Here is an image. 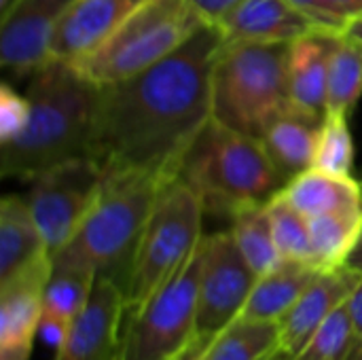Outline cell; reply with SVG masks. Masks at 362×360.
Here are the masks:
<instances>
[{"label": "cell", "mask_w": 362, "mask_h": 360, "mask_svg": "<svg viewBox=\"0 0 362 360\" xmlns=\"http://www.w3.org/2000/svg\"><path fill=\"white\" fill-rule=\"evenodd\" d=\"M225 36L204 23L155 66L100 87L89 151L106 180L176 178L212 121V72Z\"/></svg>", "instance_id": "1"}, {"label": "cell", "mask_w": 362, "mask_h": 360, "mask_svg": "<svg viewBox=\"0 0 362 360\" xmlns=\"http://www.w3.org/2000/svg\"><path fill=\"white\" fill-rule=\"evenodd\" d=\"M25 95L28 125L0 144L2 176L34 180L53 166L87 157L100 87L70 62L51 59L32 74Z\"/></svg>", "instance_id": "2"}, {"label": "cell", "mask_w": 362, "mask_h": 360, "mask_svg": "<svg viewBox=\"0 0 362 360\" xmlns=\"http://www.w3.org/2000/svg\"><path fill=\"white\" fill-rule=\"evenodd\" d=\"M202 199L204 210L233 219L267 206L286 185L261 138L210 121L178 174Z\"/></svg>", "instance_id": "3"}, {"label": "cell", "mask_w": 362, "mask_h": 360, "mask_svg": "<svg viewBox=\"0 0 362 360\" xmlns=\"http://www.w3.org/2000/svg\"><path fill=\"white\" fill-rule=\"evenodd\" d=\"M161 185L153 176L106 180L100 199L72 240L53 255V263L91 269L127 295L138 244Z\"/></svg>", "instance_id": "4"}, {"label": "cell", "mask_w": 362, "mask_h": 360, "mask_svg": "<svg viewBox=\"0 0 362 360\" xmlns=\"http://www.w3.org/2000/svg\"><path fill=\"white\" fill-rule=\"evenodd\" d=\"M286 112L288 45L225 40L212 72V119L261 138Z\"/></svg>", "instance_id": "5"}, {"label": "cell", "mask_w": 362, "mask_h": 360, "mask_svg": "<svg viewBox=\"0 0 362 360\" xmlns=\"http://www.w3.org/2000/svg\"><path fill=\"white\" fill-rule=\"evenodd\" d=\"M208 23L189 0H146L72 66L98 87L129 79L182 47Z\"/></svg>", "instance_id": "6"}, {"label": "cell", "mask_w": 362, "mask_h": 360, "mask_svg": "<svg viewBox=\"0 0 362 360\" xmlns=\"http://www.w3.org/2000/svg\"><path fill=\"white\" fill-rule=\"evenodd\" d=\"M206 236L178 269L136 310L125 312L121 360H174L197 337V293Z\"/></svg>", "instance_id": "7"}, {"label": "cell", "mask_w": 362, "mask_h": 360, "mask_svg": "<svg viewBox=\"0 0 362 360\" xmlns=\"http://www.w3.org/2000/svg\"><path fill=\"white\" fill-rule=\"evenodd\" d=\"M204 212L202 199L180 176L161 185L138 244L125 312L140 308L195 250L204 238Z\"/></svg>", "instance_id": "8"}, {"label": "cell", "mask_w": 362, "mask_h": 360, "mask_svg": "<svg viewBox=\"0 0 362 360\" xmlns=\"http://www.w3.org/2000/svg\"><path fill=\"white\" fill-rule=\"evenodd\" d=\"M104 185L106 176L91 157L64 161L32 180L25 202L51 257L78 231L100 199Z\"/></svg>", "instance_id": "9"}, {"label": "cell", "mask_w": 362, "mask_h": 360, "mask_svg": "<svg viewBox=\"0 0 362 360\" xmlns=\"http://www.w3.org/2000/svg\"><path fill=\"white\" fill-rule=\"evenodd\" d=\"M257 274L238 248L231 231L206 236L197 293V337L212 342L240 318Z\"/></svg>", "instance_id": "10"}, {"label": "cell", "mask_w": 362, "mask_h": 360, "mask_svg": "<svg viewBox=\"0 0 362 360\" xmlns=\"http://www.w3.org/2000/svg\"><path fill=\"white\" fill-rule=\"evenodd\" d=\"M74 0H17L0 15V64L15 74H34L53 59L57 25Z\"/></svg>", "instance_id": "11"}, {"label": "cell", "mask_w": 362, "mask_h": 360, "mask_svg": "<svg viewBox=\"0 0 362 360\" xmlns=\"http://www.w3.org/2000/svg\"><path fill=\"white\" fill-rule=\"evenodd\" d=\"M123 318V289L98 276L87 306L55 348V360H121Z\"/></svg>", "instance_id": "12"}, {"label": "cell", "mask_w": 362, "mask_h": 360, "mask_svg": "<svg viewBox=\"0 0 362 360\" xmlns=\"http://www.w3.org/2000/svg\"><path fill=\"white\" fill-rule=\"evenodd\" d=\"M51 269L53 257H45L0 282V360H30Z\"/></svg>", "instance_id": "13"}, {"label": "cell", "mask_w": 362, "mask_h": 360, "mask_svg": "<svg viewBox=\"0 0 362 360\" xmlns=\"http://www.w3.org/2000/svg\"><path fill=\"white\" fill-rule=\"evenodd\" d=\"M361 280L362 276L346 265L320 272L278 323L280 350L297 356L314 337V333L327 323V318L348 301Z\"/></svg>", "instance_id": "14"}, {"label": "cell", "mask_w": 362, "mask_h": 360, "mask_svg": "<svg viewBox=\"0 0 362 360\" xmlns=\"http://www.w3.org/2000/svg\"><path fill=\"white\" fill-rule=\"evenodd\" d=\"M339 34L314 30L288 45L291 112L320 125L327 117L329 66Z\"/></svg>", "instance_id": "15"}, {"label": "cell", "mask_w": 362, "mask_h": 360, "mask_svg": "<svg viewBox=\"0 0 362 360\" xmlns=\"http://www.w3.org/2000/svg\"><path fill=\"white\" fill-rule=\"evenodd\" d=\"M146 0H74L64 13L55 38L53 59L76 62L95 49Z\"/></svg>", "instance_id": "16"}, {"label": "cell", "mask_w": 362, "mask_h": 360, "mask_svg": "<svg viewBox=\"0 0 362 360\" xmlns=\"http://www.w3.org/2000/svg\"><path fill=\"white\" fill-rule=\"evenodd\" d=\"M227 42H284L318 30L288 0H244L221 23ZM322 32V30H320Z\"/></svg>", "instance_id": "17"}, {"label": "cell", "mask_w": 362, "mask_h": 360, "mask_svg": "<svg viewBox=\"0 0 362 360\" xmlns=\"http://www.w3.org/2000/svg\"><path fill=\"white\" fill-rule=\"evenodd\" d=\"M95 278L98 276L91 269L53 263L51 276L42 293L40 333L55 348L62 344V339L87 306Z\"/></svg>", "instance_id": "18"}, {"label": "cell", "mask_w": 362, "mask_h": 360, "mask_svg": "<svg viewBox=\"0 0 362 360\" xmlns=\"http://www.w3.org/2000/svg\"><path fill=\"white\" fill-rule=\"evenodd\" d=\"M45 257H51V252L25 197L4 195L0 202V282Z\"/></svg>", "instance_id": "19"}, {"label": "cell", "mask_w": 362, "mask_h": 360, "mask_svg": "<svg viewBox=\"0 0 362 360\" xmlns=\"http://www.w3.org/2000/svg\"><path fill=\"white\" fill-rule=\"evenodd\" d=\"M280 195L303 216L314 219L331 212L361 210L362 180H356L354 176H337L310 168L288 180Z\"/></svg>", "instance_id": "20"}, {"label": "cell", "mask_w": 362, "mask_h": 360, "mask_svg": "<svg viewBox=\"0 0 362 360\" xmlns=\"http://www.w3.org/2000/svg\"><path fill=\"white\" fill-rule=\"evenodd\" d=\"M318 274L320 269L310 263L284 259L276 269L257 278L240 318L278 325Z\"/></svg>", "instance_id": "21"}, {"label": "cell", "mask_w": 362, "mask_h": 360, "mask_svg": "<svg viewBox=\"0 0 362 360\" xmlns=\"http://www.w3.org/2000/svg\"><path fill=\"white\" fill-rule=\"evenodd\" d=\"M318 125L286 112L278 117L261 136L274 166L288 182L314 166Z\"/></svg>", "instance_id": "22"}, {"label": "cell", "mask_w": 362, "mask_h": 360, "mask_svg": "<svg viewBox=\"0 0 362 360\" xmlns=\"http://www.w3.org/2000/svg\"><path fill=\"white\" fill-rule=\"evenodd\" d=\"M314 265L320 272L344 267L362 238V208L310 219Z\"/></svg>", "instance_id": "23"}, {"label": "cell", "mask_w": 362, "mask_h": 360, "mask_svg": "<svg viewBox=\"0 0 362 360\" xmlns=\"http://www.w3.org/2000/svg\"><path fill=\"white\" fill-rule=\"evenodd\" d=\"M280 348L276 323L233 320L204 350L199 360H261Z\"/></svg>", "instance_id": "24"}, {"label": "cell", "mask_w": 362, "mask_h": 360, "mask_svg": "<svg viewBox=\"0 0 362 360\" xmlns=\"http://www.w3.org/2000/svg\"><path fill=\"white\" fill-rule=\"evenodd\" d=\"M231 236L252 272L261 278L276 269L284 259L276 246L267 208H248L231 219Z\"/></svg>", "instance_id": "25"}, {"label": "cell", "mask_w": 362, "mask_h": 360, "mask_svg": "<svg viewBox=\"0 0 362 360\" xmlns=\"http://www.w3.org/2000/svg\"><path fill=\"white\" fill-rule=\"evenodd\" d=\"M362 95V49L341 34L333 47L329 66L327 115L350 117Z\"/></svg>", "instance_id": "26"}, {"label": "cell", "mask_w": 362, "mask_h": 360, "mask_svg": "<svg viewBox=\"0 0 362 360\" xmlns=\"http://www.w3.org/2000/svg\"><path fill=\"white\" fill-rule=\"evenodd\" d=\"M276 246L286 261H301L314 265L310 219L291 206L280 193L265 206ZM316 267V265H314Z\"/></svg>", "instance_id": "27"}, {"label": "cell", "mask_w": 362, "mask_h": 360, "mask_svg": "<svg viewBox=\"0 0 362 360\" xmlns=\"http://www.w3.org/2000/svg\"><path fill=\"white\" fill-rule=\"evenodd\" d=\"M348 119L350 117H344V115H327L320 121L312 168L329 172V174H337V176H352L354 140H352Z\"/></svg>", "instance_id": "28"}, {"label": "cell", "mask_w": 362, "mask_h": 360, "mask_svg": "<svg viewBox=\"0 0 362 360\" xmlns=\"http://www.w3.org/2000/svg\"><path fill=\"white\" fill-rule=\"evenodd\" d=\"M356 342L358 337L354 333V327L344 303L314 333L308 346L291 360H348Z\"/></svg>", "instance_id": "29"}, {"label": "cell", "mask_w": 362, "mask_h": 360, "mask_svg": "<svg viewBox=\"0 0 362 360\" xmlns=\"http://www.w3.org/2000/svg\"><path fill=\"white\" fill-rule=\"evenodd\" d=\"M30 119L28 95L17 93L11 85H0V144L11 142L23 132Z\"/></svg>", "instance_id": "30"}, {"label": "cell", "mask_w": 362, "mask_h": 360, "mask_svg": "<svg viewBox=\"0 0 362 360\" xmlns=\"http://www.w3.org/2000/svg\"><path fill=\"white\" fill-rule=\"evenodd\" d=\"M293 6H297L305 17L312 19V23L322 30V32H333V34H341L346 28V21L341 17H337L325 0H288Z\"/></svg>", "instance_id": "31"}, {"label": "cell", "mask_w": 362, "mask_h": 360, "mask_svg": "<svg viewBox=\"0 0 362 360\" xmlns=\"http://www.w3.org/2000/svg\"><path fill=\"white\" fill-rule=\"evenodd\" d=\"M197 11L199 15L208 21V23H214L218 25L240 2L244 0H189Z\"/></svg>", "instance_id": "32"}, {"label": "cell", "mask_w": 362, "mask_h": 360, "mask_svg": "<svg viewBox=\"0 0 362 360\" xmlns=\"http://www.w3.org/2000/svg\"><path fill=\"white\" fill-rule=\"evenodd\" d=\"M346 310H348V316H350V323L354 327L356 337L362 339V280L358 282V286L352 291V295L348 297Z\"/></svg>", "instance_id": "33"}, {"label": "cell", "mask_w": 362, "mask_h": 360, "mask_svg": "<svg viewBox=\"0 0 362 360\" xmlns=\"http://www.w3.org/2000/svg\"><path fill=\"white\" fill-rule=\"evenodd\" d=\"M327 6L337 15L341 17L346 23L354 17L362 15V0H325Z\"/></svg>", "instance_id": "34"}, {"label": "cell", "mask_w": 362, "mask_h": 360, "mask_svg": "<svg viewBox=\"0 0 362 360\" xmlns=\"http://www.w3.org/2000/svg\"><path fill=\"white\" fill-rule=\"evenodd\" d=\"M341 36H344L346 40L354 42L358 49H362V15L354 17V19H350V21L346 23V28H344Z\"/></svg>", "instance_id": "35"}, {"label": "cell", "mask_w": 362, "mask_h": 360, "mask_svg": "<svg viewBox=\"0 0 362 360\" xmlns=\"http://www.w3.org/2000/svg\"><path fill=\"white\" fill-rule=\"evenodd\" d=\"M208 344H210V342H206V339H195L180 356H176L174 360H199V356L204 354V350H206Z\"/></svg>", "instance_id": "36"}, {"label": "cell", "mask_w": 362, "mask_h": 360, "mask_svg": "<svg viewBox=\"0 0 362 360\" xmlns=\"http://www.w3.org/2000/svg\"><path fill=\"white\" fill-rule=\"evenodd\" d=\"M346 267L356 272L358 276H362V238L358 240V244L354 246V250L350 252L348 261H346Z\"/></svg>", "instance_id": "37"}, {"label": "cell", "mask_w": 362, "mask_h": 360, "mask_svg": "<svg viewBox=\"0 0 362 360\" xmlns=\"http://www.w3.org/2000/svg\"><path fill=\"white\" fill-rule=\"evenodd\" d=\"M291 359H293L291 354H286L284 350H280V348H278L276 352H272V354H267L265 359H261V360H291Z\"/></svg>", "instance_id": "38"}, {"label": "cell", "mask_w": 362, "mask_h": 360, "mask_svg": "<svg viewBox=\"0 0 362 360\" xmlns=\"http://www.w3.org/2000/svg\"><path fill=\"white\" fill-rule=\"evenodd\" d=\"M348 360H362V339L356 342V346L352 348V352H350Z\"/></svg>", "instance_id": "39"}, {"label": "cell", "mask_w": 362, "mask_h": 360, "mask_svg": "<svg viewBox=\"0 0 362 360\" xmlns=\"http://www.w3.org/2000/svg\"><path fill=\"white\" fill-rule=\"evenodd\" d=\"M15 2H17V0H0V15H2V13H6Z\"/></svg>", "instance_id": "40"}]
</instances>
